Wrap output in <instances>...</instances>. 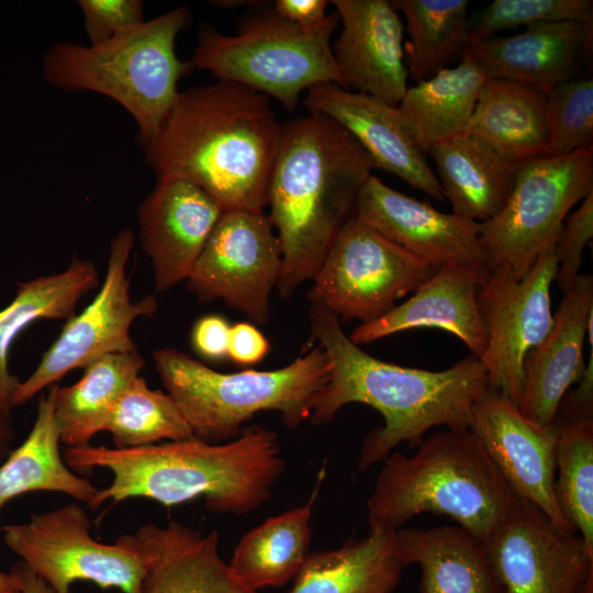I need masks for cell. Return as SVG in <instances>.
Masks as SVG:
<instances>
[{"label":"cell","instance_id":"16","mask_svg":"<svg viewBox=\"0 0 593 593\" xmlns=\"http://www.w3.org/2000/svg\"><path fill=\"white\" fill-rule=\"evenodd\" d=\"M483 546L506 593H573L593 570L582 537L524 500Z\"/></svg>","mask_w":593,"mask_h":593},{"label":"cell","instance_id":"36","mask_svg":"<svg viewBox=\"0 0 593 593\" xmlns=\"http://www.w3.org/2000/svg\"><path fill=\"white\" fill-rule=\"evenodd\" d=\"M102 432L115 448H137L192 438L193 433L175 400L153 390L141 377L124 391L109 413Z\"/></svg>","mask_w":593,"mask_h":593},{"label":"cell","instance_id":"17","mask_svg":"<svg viewBox=\"0 0 593 593\" xmlns=\"http://www.w3.org/2000/svg\"><path fill=\"white\" fill-rule=\"evenodd\" d=\"M354 216L436 269L465 265L486 269L480 223L436 210L371 175Z\"/></svg>","mask_w":593,"mask_h":593},{"label":"cell","instance_id":"9","mask_svg":"<svg viewBox=\"0 0 593 593\" xmlns=\"http://www.w3.org/2000/svg\"><path fill=\"white\" fill-rule=\"evenodd\" d=\"M593 191V146L518 164L511 195L494 217L480 223L486 269L524 277L556 242L574 205Z\"/></svg>","mask_w":593,"mask_h":593},{"label":"cell","instance_id":"37","mask_svg":"<svg viewBox=\"0 0 593 593\" xmlns=\"http://www.w3.org/2000/svg\"><path fill=\"white\" fill-rule=\"evenodd\" d=\"M592 19V0H494L469 20V36L472 42L517 26Z\"/></svg>","mask_w":593,"mask_h":593},{"label":"cell","instance_id":"13","mask_svg":"<svg viewBox=\"0 0 593 593\" xmlns=\"http://www.w3.org/2000/svg\"><path fill=\"white\" fill-rule=\"evenodd\" d=\"M556 243L546 248L522 278L505 268L489 270L477 293L488 336L480 358L486 370L488 388L503 393L517 406L524 385L525 358L545 338L553 322L550 287L558 268Z\"/></svg>","mask_w":593,"mask_h":593},{"label":"cell","instance_id":"35","mask_svg":"<svg viewBox=\"0 0 593 593\" xmlns=\"http://www.w3.org/2000/svg\"><path fill=\"white\" fill-rule=\"evenodd\" d=\"M553 426L557 501L593 553V414L557 413Z\"/></svg>","mask_w":593,"mask_h":593},{"label":"cell","instance_id":"40","mask_svg":"<svg viewBox=\"0 0 593 593\" xmlns=\"http://www.w3.org/2000/svg\"><path fill=\"white\" fill-rule=\"evenodd\" d=\"M89 45L101 44L145 22L141 0H79Z\"/></svg>","mask_w":593,"mask_h":593},{"label":"cell","instance_id":"2","mask_svg":"<svg viewBox=\"0 0 593 593\" xmlns=\"http://www.w3.org/2000/svg\"><path fill=\"white\" fill-rule=\"evenodd\" d=\"M282 124L270 99L217 80L179 96L158 133L144 145L157 180L181 179L222 209L264 210Z\"/></svg>","mask_w":593,"mask_h":593},{"label":"cell","instance_id":"43","mask_svg":"<svg viewBox=\"0 0 593 593\" xmlns=\"http://www.w3.org/2000/svg\"><path fill=\"white\" fill-rule=\"evenodd\" d=\"M328 3L325 0H277L272 7L287 21L311 29L325 21Z\"/></svg>","mask_w":593,"mask_h":593},{"label":"cell","instance_id":"15","mask_svg":"<svg viewBox=\"0 0 593 593\" xmlns=\"http://www.w3.org/2000/svg\"><path fill=\"white\" fill-rule=\"evenodd\" d=\"M469 429L512 491L539 508L559 529L575 533L556 491V429L522 414L503 393L486 389L475 400Z\"/></svg>","mask_w":593,"mask_h":593},{"label":"cell","instance_id":"20","mask_svg":"<svg viewBox=\"0 0 593 593\" xmlns=\"http://www.w3.org/2000/svg\"><path fill=\"white\" fill-rule=\"evenodd\" d=\"M307 113L326 115L342 125L366 150L374 168L391 172L428 197L444 201L426 154L406 132L398 107L335 83L306 90Z\"/></svg>","mask_w":593,"mask_h":593},{"label":"cell","instance_id":"10","mask_svg":"<svg viewBox=\"0 0 593 593\" xmlns=\"http://www.w3.org/2000/svg\"><path fill=\"white\" fill-rule=\"evenodd\" d=\"M87 511L68 503L34 513L22 524L1 528L7 547L21 558L54 593H69L71 583L93 582L101 589L142 593L147 558L130 539L113 544L96 540Z\"/></svg>","mask_w":593,"mask_h":593},{"label":"cell","instance_id":"8","mask_svg":"<svg viewBox=\"0 0 593 593\" xmlns=\"http://www.w3.org/2000/svg\"><path fill=\"white\" fill-rule=\"evenodd\" d=\"M338 23L334 11L318 26L301 27L281 18L271 4L247 14L234 35L203 24L188 63L192 69L248 87L293 111L302 93L315 85L347 89L332 52Z\"/></svg>","mask_w":593,"mask_h":593},{"label":"cell","instance_id":"44","mask_svg":"<svg viewBox=\"0 0 593 593\" xmlns=\"http://www.w3.org/2000/svg\"><path fill=\"white\" fill-rule=\"evenodd\" d=\"M10 572L18 582L20 593H54L51 586L21 560L13 566Z\"/></svg>","mask_w":593,"mask_h":593},{"label":"cell","instance_id":"22","mask_svg":"<svg viewBox=\"0 0 593 593\" xmlns=\"http://www.w3.org/2000/svg\"><path fill=\"white\" fill-rule=\"evenodd\" d=\"M486 272L474 266L441 267L404 303L372 322L358 325L349 338L360 346L400 332L434 327L455 335L480 359L488 336L477 293Z\"/></svg>","mask_w":593,"mask_h":593},{"label":"cell","instance_id":"33","mask_svg":"<svg viewBox=\"0 0 593 593\" xmlns=\"http://www.w3.org/2000/svg\"><path fill=\"white\" fill-rule=\"evenodd\" d=\"M145 360L138 351L118 353L94 360L71 385L58 387L55 419L66 447L90 445L102 432L112 407L139 377Z\"/></svg>","mask_w":593,"mask_h":593},{"label":"cell","instance_id":"41","mask_svg":"<svg viewBox=\"0 0 593 593\" xmlns=\"http://www.w3.org/2000/svg\"><path fill=\"white\" fill-rule=\"evenodd\" d=\"M231 325L216 314L199 318L191 332L194 350L208 360L219 361L227 358V345Z\"/></svg>","mask_w":593,"mask_h":593},{"label":"cell","instance_id":"38","mask_svg":"<svg viewBox=\"0 0 593 593\" xmlns=\"http://www.w3.org/2000/svg\"><path fill=\"white\" fill-rule=\"evenodd\" d=\"M546 97L549 156H562L592 146V78L561 82Z\"/></svg>","mask_w":593,"mask_h":593},{"label":"cell","instance_id":"31","mask_svg":"<svg viewBox=\"0 0 593 593\" xmlns=\"http://www.w3.org/2000/svg\"><path fill=\"white\" fill-rule=\"evenodd\" d=\"M393 536L369 529L362 539L309 553L290 593H392L404 568L393 551Z\"/></svg>","mask_w":593,"mask_h":593},{"label":"cell","instance_id":"47","mask_svg":"<svg viewBox=\"0 0 593 593\" xmlns=\"http://www.w3.org/2000/svg\"><path fill=\"white\" fill-rule=\"evenodd\" d=\"M573 593H593V570H591Z\"/></svg>","mask_w":593,"mask_h":593},{"label":"cell","instance_id":"29","mask_svg":"<svg viewBox=\"0 0 593 593\" xmlns=\"http://www.w3.org/2000/svg\"><path fill=\"white\" fill-rule=\"evenodd\" d=\"M100 283L94 264L74 257L59 272L18 283L13 300L0 310V404L11 411L20 383L9 370V351L18 336L41 320H69L79 301Z\"/></svg>","mask_w":593,"mask_h":593},{"label":"cell","instance_id":"25","mask_svg":"<svg viewBox=\"0 0 593 593\" xmlns=\"http://www.w3.org/2000/svg\"><path fill=\"white\" fill-rule=\"evenodd\" d=\"M393 551L421 569L419 593H506L483 542L459 526L401 528Z\"/></svg>","mask_w":593,"mask_h":593},{"label":"cell","instance_id":"6","mask_svg":"<svg viewBox=\"0 0 593 593\" xmlns=\"http://www.w3.org/2000/svg\"><path fill=\"white\" fill-rule=\"evenodd\" d=\"M191 22L178 7L98 45L60 41L42 57L45 80L63 90L91 91L118 102L134 119L144 146L159 131L192 70L176 54V38Z\"/></svg>","mask_w":593,"mask_h":593},{"label":"cell","instance_id":"24","mask_svg":"<svg viewBox=\"0 0 593 593\" xmlns=\"http://www.w3.org/2000/svg\"><path fill=\"white\" fill-rule=\"evenodd\" d=\"M128 536L147 558L142 593H257L240 584L221 558L216 530L202 534L171 521L145 524Z\"/></svg>","mask_w":593,"mask_h":593},{"label":"cell","instance_id":"3","mask_svg":"<svg viewBox=\"0 0 593 593\" xmlns=\"http://www.w3.org/2000/svg\"><path fill=\"white\" fill-rule=\"evenodd\" d=\"M65 462L78 472L109 470L89 508L144 497L167 507L203 499L209 511L243 515L270 500L284 471L275 432L258 425L233 440L210 444L195 437L137 448L66 447Z\"/></svg>","mask_w":593,"mask_h":593},{"label":"cell","instance_id":"23","mask_svg":"<svg viewBox=\"0 0 593 593\" xmlns=\"http://www.w3.org/2000/svg\"><path fill=\"white\" fill-rule=\"evenodd\" d=\"M591 40L592 22L542 23L513 36L472 41L461 55L471 58L488 79L516 82L547 94L573 77L580 53Z\"/></svg>","mask_w":593,"mask_h":593},{"label":"cell","instance_id":"34","mask_svg":"<svg viewBox=\"0 0 593 593\" xmlns=\"http://www.w3.org/2000/svg\"><path fill=\"white\" fill-rule=\"evenodd\" d=\"M410 41L407 72L416 82L432 78L461 56L470 43L467 0H395Z\"/></svg>","mask_w":593,"mask_h":593},{"label":"cell","instance_id":"32","mask_svg":"<svg viewBox=\"0 0 593 593\" xmlns=\"http://www.w3.org/2000/svg\"><path fill=\"white\" fill-rule=\"evenodd\" d=\"M316 490L306 504L266 519L240 538L227 563L240 584L257 591L295 578L310 553Z\"/></svg>","mask_w":593,"mask_h":593},{"label":"cell","instance_id":"5","mask_svg":"<svg viewBox=\"0 0 593 593\" xmlns=\"http://www.w3.org/2000/svg\"><path fill=\"white\" fill-rule=\"evenodd\" d=\"M413 456L390 454L367 500L369 529L395 533L422 513L446 515L484 542L522 500L469 427L438 430Z\"/></svg>","mask_w":593,"mask_h":593},{"label":"cell","instance_id":"19","mask_svg":"<svg viewBox=\"0 0 593 593\" xmlns=\"http://www.w3.org/2000/svg\"><path fill=\"white\" fill-rule=\"evenodd\" d=\"M342 31L332 43L348 90L398 107L407 90L403 24L392 1L333 0Z\"/></svg>","mask_w":593,"mask_h":593},{"label":"cell","instance_id":"27","mask_svg":"<svg viewBox=\"0 0 593 593\" xmlns=\"http://www.w3.org/2000/svg\"><path fill=\"white\" fill-rule=\"evenodd\" d=\"M467 133L516 165L549 156L547 97L516 82L486 79Z\"/></svg>","mask_w":593,"mask_h":593},{"label":"cell","instance_id":"30","mask_svg":"<svg viewBox=\"0 0 593 593\" xmlns=\"http://www.w3.org/2000/svg\"><path fill=\"white\" fill-rule=\"evenodd\" d=\"M429 79L409 87L398 105L403 125L427 154L436 143L468 132L486 76L467 55Z\"/></svg>","mask_w":593,"mask_h":593},{"label":"cell","instance_id":"12","mask_svg":"<svg viewBox=\"0 0 593 593\" xmlns=\"http://www.w3.org/2000/svg\"><path fill=\"white\" fill-rule=\"evenodd\" d=\"M131 228L119 231L110 243L105 275L90 304L66 321L59 335L43 354L33 372L20 381L12 407L21 406L74 369H85L104 356L138 351L131 327L138 317H152L157 299L131 298L127 265L134 246Z\"/></svg>","mask_w":593,"mask_h":593},{"label":"cell","instance_id":"39","mask_svg":"<svg viewBox=\"0 0 593 593\" xmlns=\"http://www.w3.org/2000/svg\"><path fill=\"white\" fill-rule=\"evenodd\" d=\"M593 236V191L566 217L556 243L558 268L556 280L562 293L569 291L580 276L582 255Z\"/></svg>","mask_w":593,"mask_h":593},{"label":"cell","instance_id":"46","mask_svg":"<svg viewBox=\"0 0 593 593\" xmlns=\"http://www.w3.org/2000/svg\"><path fill=\"white\" fill-rule=\"evenodd\" d=\"M0 593H20L18 582L11 572L0 571Z\"/></svg>","mask_w":593,"mask_h":593},{"label":"cell","instance_id":"45","mask_svg":"<svg viewBox=\"0 0 593 593\" xmlns=\"http://www.w3.org/2000/svg\"><path fill=\"white\" fill-rule=\"evenodd\" d=\"M15 430L11 411L0 404V461L13 449Z\"/></svg>","mask_w":593,"mask_h":593},{"label":"cell","instance_id":"21","mask_svg":"<svg viewBox=\"0 0 593 593\" xmlns=\"http://www.w3.org/2000/svg\"><path fill=\"white\" fill-rule=\"evenodd\" d=\"M562 294L548 334L524 361L518 409L540 426L553 424L561 400L586 367L583 346L593 313L592 275L580 273L574 286Z\"/></svg>","mask_w":593,"mask_h":593},{"label":"cell","instance_id":"14","mask_svg":"<svg viewBox=\"0 0 593 593\" xmlns=\"http://www.w3.org/2000/svg\"><path fill=\"white\" fill-rule=\"evenodd\" d=\"M281 266L280 243L264 210L223 211L186 286L200 302L221 299L264 325Z\"/></svg>","mask_w":593,"mask_h":593},{"label":"cell","instance_id":"4","mask_svg":"<svg viewBox=\"0 0 593 593\" xmlns=\"http://www.w3.org/2000/svg\"><path fill=\"white\" fill-rule=\"evenodd\" d=\"M372 169L366 150L331 118L307 113L282 124L267 215L282 253L283 299L313 280Z\"/></svg>","mask_w":593,"mask_h":593},{"label":"cell","instance_id":"11","mask_svg":"<svg viewBox=\"0 0 593 593\" xmlns=\"http://www.w3.org/2000/svg\"><path fill=\"white\" fill-rule=\"evenodd\" d=\"M437 270L353 215L313 278L307 299L339 321L366 324L391 311Z\"/></svg>","mask_w":593,"mask_h":593},{"label":"cell","instance_id":"1","mask_svg":"<svg viewBox=\"0 0 593 593\" xmlns=\"http://www.w3.org/2000/svg\"><path fill=\"white\" fill-rule=\"evenodd\" d=\"M311 344L328 357L329 379L317 395L310 418L332 422L350 403L377 410L383 426L365 437L357 462L366 470L383 461L402 443L417 448L433 427L469 426L471 410L488 387L486 370L470 355L448 369L430 371L380 360L351 342L338 317L316 304L309 310Z\"/></svg>","mask_w":593,"mask_h":593},{"label":"cell","instance_id":"7","mask_svg":"<svg viewBox=\"0 0 593 593\" xmlns=\"http://www.w3.org/2000/svg\"><path fill=\"white\" fill-rule=\"evenodd\" d=\"M153 360L193 436L210 444L235 439L262 411H277L286 427H299L310 418L331 372L328 357L317 345L291 363L266 371L219 372L171 347L156 349Z\"/></svg>","mask_w":593,"mask_h":593},{"label":"cell","instance_id":"28","mask_svg":"<svg viewBox=\"0 0 593 593\" xmlns=\"http://www.w3.org/2000/svg\"><path fill=\"white\" fill-rule=\"evenodd\" d=\"M58 387L55 383L41 395L30 433L0 466V510L19 495L40 491L63 493L91 506L99 489L68 467L60 452L55 419Z\"/></svg>","mask_w":593,"mask_h":593},{"label":"cell","instance_id":"18","mask_svg":"<svg viewBox=\"0 0 593 593\" xmlns=\"http://www.w3.org/2000/svg\"><path fill=\"white\" fill-rule=\"evenodd\" d=\"M222 212L191 182L157 180L137 210L139 244L149 258L156 293L187 280Z\"/></svg>","mask_w":593,"mask_h":593},{"label":"cell","instance_id":"26","mask_svg":"<svg viewBox=\"0 0 593 593\" xmlns=\"http://www.w3.org/2000/svg\"><path fill=\"white\" fill-rule=\"evenodd\" d=\"M427 154L452 213L485 222L505 206L514 187L516 164L469 133L436 143Z\"/></svg>","mask_w":593,"mask_h":593},{"label":"cell","instance_id":"42","mask_svg":"<svg viewBox=\"0 0 593 593\" xmlns=\"http://www.w3.org/2000/svg\"><path fill=\"white\" fill-rule=\"evenodd\" d=\"M266 336L251 323L240 322L231 326L227 358L242 366L260 362L269 353Z\"/></svg>","mask_w":593,"mask_h":593}]
</instances>
